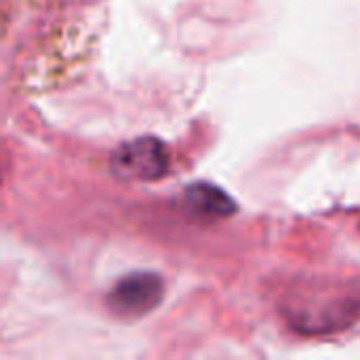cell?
<instances>
[{
    "label": "cell",
    "mask_w": 360,
    "mask_h": 360,
    "mask_svg": "<svg viewBox=\"0 0 360 360\" xmlns=\"http://www.w3.org/2000/svg\"><path fill=\"white\" fill-rule=\"evenodd\" d=\"M188 205L205 217H226L234 213V202L219 188L209 184H196L186 190Z\"/></svg>",
    "instance_id": "cell-3"
},
{
    "label": "cell",
    "mask_w": 360,
    "mask_h": 360,
    "mask_svg": "<svg viewBox=\"0 0 360 360\" xmlns=\"http://www.w3.org/2000/svg\"><path fill=\"white\" fill-rule=\"evenodd\" d=\"M165 293L162 278L156 274H131L122 278L110 293V308L120 316H141L152 312Z\"/></svg>",
    "instance_id": "cell-2"
},
{
    "label": "cell",
    "mask_w": 360,
    "mask_h": 360,
    "mask_svg": "<svg viewBox=\"0 0 360 360\" xmlns=\"http://www.w3.org/2000/svg\"><path fill=\"white\" fill-rule=\"evenodd\" d=\"M169 150L154 137L122 143L112 156V171L124 181H152L167 173Z\"/></svg>",
    "instance_id": "cell-1"
}]
</instances>
